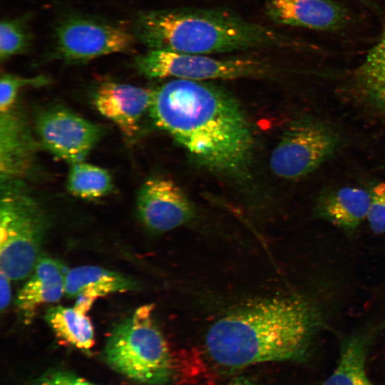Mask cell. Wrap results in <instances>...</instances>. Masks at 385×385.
Listing matches in <instances>:
<instances>
[{
	"label": "cell",
	"mask_w": 385,
	"mask_h": 385,
	"mask_svg": "<svg viewBox=\"0 0 385 385\" xmlns=\"http://www.w3.org/2000/svg\"><path fill=\"white\" fill-rule=\"evenodd\" d=\"M149 113L202 165L226 175L243 173L254 145L250 123L227 91L205 81L177 79L153 91Z\"/></svg>",
	"instance_id": "cell-1"
},
{
	"label": "cell",
	"mask_w": 385,
	"mask_h": 385,
	"mask_svg": "<svg viewBox=\"0 0 385 385\" xmlns=\"http://www.w3.org/2000/svg\"><path fill=\"white\" fill-rule=\"evenodd\" d=\"M322 325L318 307L300 297H274L248 304L209 329L207 352L229 369L271 361H302Z\"/></svg>",
	"instance_id": "cell-2"
},
{
	"label": "cell",
	"mask_w": 385,
	"mask_h": 385,
	"mask_svg": "<svg viewBox=\"0 0 385 385\" xmlns=\"http://www.w3.org/2000/svg\"><path fill=\"white\" fill-rule=\"evenodd\" d=\"M133 34L148 49L212 55L274 47V30L222 9L178 7L142 11Z\"/></svg>",
	"instance_id": "cell-3"
},
{
	"label": "cell",
	"mask_w": 385,
	"mask_h": 385,
	"mask_svg": "<svg viewBox=\"0 0 385 385\" xmlns=\"http://www.w3.org/2000/svg\"><path fill=\"white\" fill-rule=\"evenodd\" d=\"M153 304H144L117 324L104 349L108 365L121 375L146 385H163L173 374L167 342L153 317Z\"/></svg>",
	"instance_id": "cell-4"
},
{
	"label": "cell",
	"mask_w": 385,
	"mask_h": 385,
	"mask_svg": "<svg viewBox=\"0 0 385 385\" xmlns=\"http://www.w3.org/2000/svg\"><path fill=\"white\" fill-rule=\"evenodd\" d=\"M46 218L20 183L1 185L0 268L11 280L28 277L39 259Z\"/></svg>",
	"instance_id": "cell-5"
},
{
	"label": "cell",
	"mask_w": 385,
	"mask_h": 385,
	"mask_svg": "<svg viewBox=\"0 0 385 385\" xmlns=\"http://www.w3.org/2000/svg\"><path fill=\"white\" fill-rule=\"evenodd\" d=\"M133 32L102 18L67 14L56 22L49 56L68 63H81L101 56L133 51Z\"/></svg>",
	"instance_id": "cell-6"
},
{
	"label": "cell",
	"mask_w": 385,
	"mask_h": 385,
	"mask_svg": "<svg viewBox=\"0 0 385 385\" xmlns=\"http://www.w3.org/2000/svg\"><path fill=\"white\" fill-rule=\"evenodd\" d=\"M340 144V135L333 127L316 118L303 116L285 129L271 153L270 166L282 178H301L330 158Z\"/></svg>",
	"instance_id": "cell-7"
},
{
	"label": "cell",
	"mask_w": 385,
	"mask_h": 385,
	"mask_svg": "<svg viewBox=\"0 0 385 385\" xmlns=\"http://www.w3.org/2000/svg\"><path fill=\"white\" fill-rule=\"evenodd\" d=\"M134 64L140 73L150 78L198 81L258 77L270 70L266 62L255 58H218L154 49L137 56Z\"/></svg>",
	"instance_id": "cell-8"
},
{
	"label": "cell",
	"mask_w": 385,
	"mask_h": 385,
	"mask_svg": "<svg viewBox=\"0 0 385 385\" xmlns=\"http://www.w3.org/2000/svg\"><path fill=\"white\" fill-rule=\"evenodd\" d=\"M36 130L44 148L70 164L83 161L102 135L100 126L61 108L40 113Z\"/></svg>",
	"instance_id": "cell-9"
},
{
	"label": "cell",
	"mask_w": 385,
	"mask_h": 385,
	"mask_svg": "<svg viewBox=\"0 0 385 385\" xmlns=\"http://www.w3.org/2000/svg\"><path fill=\"white\" fill-rule=\"evenodd\" d=\"M137 210L150 230L165 232L178 227L194 217L192 204L173 180L161 176L146 180L137 196Z\"/></svg>",
	"instance_id": "cell-10"
},
{
	"label": "cell",
	"mask_w": 385,
	"mask_h": 385,
	"mask_svg": "<svg viewBox=\"0 0 385 385\" xmlns=\"http://www.w3.org/2000/svg\"><path fill=\"white\" fill-rule=\"evenodd\" d=\"M153 91L130 84L106 82L94 95V105L104 117L113 121L127 137L139 130L143 115L149 110Z\"/></svg>",
	"instance_id": "cell-11"
},
{
	"label": "cell",
	"mask_w": 385,
	"mask_h": 385,
	"mask_svg": "<svg viewBox=\"0 0 385 385\" xmlns=\"http://www.w3.org/2000/svg\"><path fill=\"white\" fill-rule=\"evenodd\" d=\"M265 13L279 24L319 31L341 29L349 19L346 9L333 0H267Z\"/></svg>",
	"instance_id": "cell-12"
},
{
	"label": "cell",
	"mask_w": 385,
	"mask_h": 385,
	"mask_svg": "<svg viewBox=\"0 0 385 385\" xmlns=\"http://www.w3.org/2000/svg\"><path fill=\"white\" fill-rule=\"evenodd\" d=\"M34 141L26 121L13 108L0 115L1 185L19 183L30 170Z\"/></svg>",
	"instance_id": "cell-13"
},
{
	"label": "cell",
	"mask_w": 385,
	"mask_h": 385,
	"mask_svg": "<svg viewBox=\"0 0 385 385\" xmlns=\"http://www.w3.org/2000/svg\"><path fill=\"white\" fill-rule=\"evenodd\" d=\"M66 272L58 260L39 257L15 301L26 323L34 319L39 306L60 300L65 292Z\"/></svg>",
	"instance_id": "cell-14"
},
{
	"label": "cell",
	"mask_w": 385,
	"mask_h": 385,
	"mask_svg": "<svg viewBox=\"0 0 385 385\" xmlns=\"http://www.w3.org/2000/svg\"><path fill=\"white\" fill-rule=\"evenodd\" d=\"M371 192L355 187L328 190L314 206L315 215L334 226L352 232L366 219Z\"/></svg>",
	"instance_id": "cell-15"
},
{
	"label": "cell",
	"mask_w": 385,
	"mask_h": 385,
	"mask_svg": "<svg viewBox=\"0 0 385 385\" xmlns=\"http://www.w3.org/2000/svg\"><path fill=\"white\" fill-rule=\"evenodd\" d=\"M135 283L118 272L85 265L66 270L64 294L69 298L86 297L97 299L108 294L133 289Z\"/></svg>",
	"instance_id": "cell-16"
},
{
	"label": "cell",
	"mask_w": 385,
	"mask_h": 385,
	"mask_svg": "<svg viewBox=\"0 0 385 385\" xmlns=\"http://www.w3.org/2000/svg\"><path fill=\"white\" fill-rule=\"evenodd\" d=\"M372 337L371 331H362L343 339L337 367L322 385H373L366 370Z\"/></svg>",
	"instance_id": "cell-17"
},
{
	"label": "cell",
	"mask_w": 385,
	"mask_h": 385,
	"mask_svg": "<svg viewBox=\"0 0 385 385\" xmlns=\"http://www.w3.org/2000/svg\"><path fill=\"white\" fill-rule=\"evenodd\" d=\"M354 85L360 98L385 116V25L379 39L356 70Z\"/></svg>",
	"instance_id": "cell-18"
},
{
	"label": "cell",
	"mask_w": 385,
	"mask_h": 385,
	"mask_svg": "<svg viewBox=\"0 0 385 385\" xmlns=\"http://www.w3.org/2000/svg\"><path fill=\"white\" fill-rule=\"evenodd\" d=\"M76 307H52L45 319L56 335L63 342L83 351L94 345V329L90 318Z\"/></svg>",
	"instance_id": "cell-19"
},
{
	"label": "cell",
	"mask_w": 385,
	"mask_h": 385,
	"mask_svg": "<svg viewBox=\"0 0 385 385\" xmlns=\"http://www.w3.org/2000/svg\"><path fill=\"white\" fill-rule=\"evenodd\" d=\"M66 188L74 196L93 200L111 192L113 182L107 170L80 161L71 164Z\"/></svg>",
	"instance_id": "cell-20"
},
{
	"label": "cell",
	"mask_w": 385,
	"mask_h": 385,
	"mask_svg": "<svg viewBox=\"0 0 385 385\" xmlns=\"http://www.w3.org/2000/svg\"><path fill=\"white\" fill-rule=\"evenodd\" d=\"M31 14L12 19H4L0 24V58L28 52L33 45L34 35L29 26Z\"/></svg>",
	"instance_id": "cell-21"
},
{
	"label": "cell",
	"mask_w": 385,
	"mask_h": 385,
	"mask_svg": "<svg viewBox=\"0 0 385 385\" xmlns=\"http://www.w3.org/2000/svg\"><path fill=\"white\" fill-rule=\"evenodd\" d=\"M48 82L49 79L43 76L26 78L11 73H2L0 79L1 113L13 108L17 95L22 88L44 86Z\"/></svg>",
	"instance_id": "cell-22"
},
{
	"label": "cell",
	"mask_w": 385,
	"mask_h": 385,
	"mask_svg": "<svg viewBox=\"0 0 385 385\" xmlns=\"http://www.w3.org/2000/svg\"><path fill=\"white\" fill-rule=\"evenodd\" d=\"M366 220L374 234H385V183H379L371 190Z\"/></svg>",
	"instance_id": "cell-23"
},
{
	"label": "cell",
	"mask_w": 385,
	"mask_h": 385,
	"mask_svg": "<svg viewBox=\"0 0 385 385\" xmlns=\"http://www.w3.org/2000/svg\"><path fill=\"white\" fill-rule=\"evenodd\" d=\"M32 385H97L73 374L54 371L40 376Z\"/></svg>",
	"instance_id": "cell-24"
},
{
	"label": "cell",
	"mask_w": 385,
	"mask_h": 385,
	"mask_svg": "<svg viewBox=\"0 0 385 385\" xmlns=\"http://www.w3.org/2000/svg\"><path fill=\"white\" fill-rule=\"evenodd\" d=\"M0 308L3 311L6 309L11 302V289L10 280H11L4 272H0Z\"/></svg>",
	"instance_id": "cell-25"
},
{
	"label": "cell",
	"mask_w": 385,
	"mask_h": 385,
	"mask_svg": "<svg viewBox=\"0 0 385 385\" xmlns=\"http://www.w3.org/2000/svg\"><path fill=\"white\" fill-rule=\"evenodd\" d=\"M225 385H257L246 377H237Z\"/></svg>",
	"instance_id": "cell-26"
}]
</instances>
